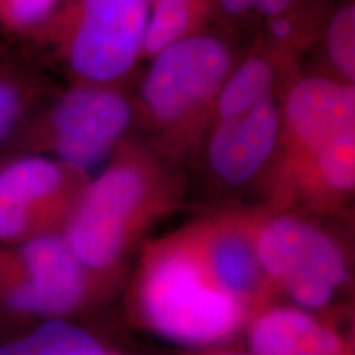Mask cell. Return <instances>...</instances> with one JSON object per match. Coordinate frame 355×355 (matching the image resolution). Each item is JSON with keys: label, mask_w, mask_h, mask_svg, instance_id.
Masks as SVG:
<instances>
[{"label": "cell", "mask_w": 355, "mask_h": 355, "mask_svg": "<svg viewBox=\"0 0 355 355\" xmlns=\"http://www.w3.org/2000/svg\"><path fill=\"white\" fill-rule=\"evenodd\" d=\"M139 301L148 326L181 344H214L232 336L243 319V304L220 290L198 252L186 247L153 257L141 278Z\"/></svg>", "instance_id": "cell-1"}, {"label": "cell", "mask_w": 355, "mask_h": 355, "mask_svg": "<svg viewBox=\"0 0 355 355\" xmlns=\"http://www.w3.org/2000/svg\"><path fill=\"white\" fill-rule=\"evenodd\" d=\"M86 277L61 232L0 245V318H66L84 301Z\"/></svg>", "instance_id": "cell-2"}, {"label": "cell", "mask_w": 355, "mask_h": 355, "mask_svg": "<svg viewBox=\"0 0 355 355\" xmlns=\"http://www.w3.org/2000/svg\"><path fill=\"white\" fill-rule=\"evenodd\" d=\"M288 128L313 158L322 184L349 193L355 183V91L352 83L301 79L288 92Z\"/></svg>", "instance_id": "cell-3"}, {"label": "cell", "mask_w": 355, "mask_h": 355, "mask_svg": "<svg viewBox=\"0 0 355 355\" xmlns=\"http://www.w3.org/2000/svg\"><path fill=\"white\" fill-rule=\"evenodd\" d=\"M263 275L304 309H322L349 279L340 247L324 230L298 217L270 220L255 239Z\"/></svg>", "instance_id": "cell-4"}, {"label": "cell", "mask_w": 355, "mask_h": 355, "mask_svg": "<svg viewBox=\"0 0 355 355\" xmlns=\"http://www.w3.org/2000/svg\"><path fill=\"white\" fill-rule=\"evenodd\" d=\"M146 198L144 171L128 163L109 168L84 189L61 230L84 268L102 270L117 261Z\"/></svg>", "instance_id": "cell-5"}, {"label": "cell", "mask_w": 355, "mask_h": 355, "mask_svg": "<svg viewBox=\"0 0 355 355\" xmlns=\"http://www.w3.org/2000/svg\"><path fill=\"white\" fill-rule=\"evenodd\" d=\"M130 104L117 92L76 87L61 96L33 132L32 150H48L74 171L96 168L125 133Z\"/></svg>", "instance_id": "cell-6"}, {"label": "cell", "mask_w": 355, "mask_h": 355, "mask_svg": "<svg viewBox=\"0 0 355 355\" xmlns=\"http://www.w3.org/2000/svg\"><path fill=\"white\" fill-rule=\"evenodd\" d=\"M73 173L56 158L26 153L0 163V245L60 232L73 209Z\"/></svg>", "instance_id": "cell-7"}, {"label": "cell", "mask_w": 355, "mask_h": 355, "mask_svg": "<svg viewBox=\"0 0 355 355\" xmlns=\"http://www.w3.org/2000/svg\"><path fill=\"white\" fill-rule=\"evenodd\" d=\"M232 55L214 37H181L155 55L144 83L146 109L163 123H176L217 96Z\"/></svg>", "instance_id": "cell-8"}, {"label": "cell", "mask_w": 355, "mask_h": 355, "mask_svg": "<svg viewBox=\"0 0 355 355\" xmlns=\"http://www.w3.org/2000/svg\"><path fill=\"white\" fill-rule=\"evenodd\" d=\"M152 0H83L68 42V64L83 79L107 83L128 73L144 50Z\"/></svg>", "instance_id": "cell-9"}, {"label": "cell", "mask_w": 355, "mask_h": 355, "mask_svg": "<svg viewBox=\"0 0 355 355\" xmlns=\"http://www.w3.org/2000/svg\"><path fill=\"white\" fill-rule=\"evenodd\" d=\"M279 125L282 117L273 99L235 117L219 119L207 146L212 171L227 184L248 183L273 153Z\"/></svg>", "instance_id": "cell-10"}, {"label": "cell", "mask_w": 355, "mask_h": 355, "mask_svg": "<svg viewBox=\"0 0 355 355\" xmlns=\"http://www.w3.org/2000/svg\"><path fill=\"white\" fill-rule=\"evenodd\" d=\"M254 355H343V343L329 327L303 309L275 308L250 331Z\"/></svg>", "instance_id": "cell-11"}, {"label": "cell", "mask_w": 355, "mask_h": 355, "mask_svg": "<svg viewBox=\"0 0 355 355\" xmlns=\"http://www.w3.org/2000/svg\"><path fill=\"white\" fill-rule=\"evenodd\" d=\"M201 257L216 285L243 303L254 296L261 285L263 270L252 242L235 229L217 230L207 237Z\"/></svg>", "instance_id": "cell-12"}, {"label": "cell", "mask_w": 355, "mask_h": 355, "mask_svg": "<svg viewBox=\"0 0 355 355\" xmlns=\"http://www.w3.org/2000/svg\"><path fill=\"white\" fill-rule=\"evenodd\" d=\"M0 355H107L99 340L78 324L40 321L33 329L0 344Z\"/></svg>", "instance_id": "cell-13"}, {"label": "cell", "mask_w": 355, "mask_h": 355, "mask_svg": "<svg viewBox=\"0 0 355 355\" xmlns=\"http://www.w3.org/2000/svg\"><path fill=\"white\" fill-rule=\"evenodd\" d=\"M273 66L263 58H250L225 78L217 97L219 119H229L272 99Z\"/></svg>", "instance_id": "cell-14"}, {"label": "cell", "mask_w": 355, "mask_h": 355, "mask_svg": "<svg viewBox=\"0 0 355 355\" xmlns=\"http://www.w3.org/2000/svg\"><path fill=\"white\" fill-rule=\"evenodd\" d=\"M38 91V81L33 74L0 48V144L17 130L37 99Z\"/></svg>", "instance_id": "cell-15"}, {"label": "cell", "mask_w": 355, "mask_h": 355, "mask_svg": "<svg viewBox=\"0 0 355 355\" xmlns=\"http://www.w3.org/2000/svg\"><path fill=\"white\" fill-rule=\"evenodd\" d=\"M194 0H152L144 50L157 55L159 50L181 38L193 17Z\"/></svg>", "instance_id": "cell-16"}, {"label": "cell", "mask_w": 355, "mask_h": 355, "mask_svg": "<svg viewBox=\"0 0 355 355\" xmlns=\"http://www.w3.org/2000/svg\"><path fill=\"white\" fill-rule=\"evenodd\" d=\"M327 50L332 64L343 74L345 83L355 78V8L345 6L332 17L327 32Z\"/></svg>", "instance_id": "cell-17"}, {"label": "cell", "mask_w": 355, "mask_h": 355, "mask_svg": "<svg viewBox=\"0 0 355 355\" xmlns=\"http://www.w3.org/2000/svg\"><path fill=\"white\" fill-rule=\"evenodd\" d=\"M63 0H0V21L8 28L28 32L46 25Z\"/></svg>", "instance_id": "cell-18"}, {"label": "cell", "mask_w": 355, "mask_h": 355, "mask_svg": "<svg viewBox=\"0 0 355 355\" xmlns=\"http://www.w3.org/2000/svg\"><path fill=\"white\" fill-rule=\"evenodd\" d=\"M291 2L293 0H219L220 7L230 15L255 12L272 19L283 15Z\"/></svg>", "instance_id": "cell-19"}, {"label": "cell", "mask_w": 355, "mask_h": 355, "mask_svg": "<svg viewBox=\"0 0 355 355\" xmlns=\"http://www.w3.org/2000/svg\"><path fill=\"white\" fill-rule=\"evenodd\" d=\"M272 35H273V38H277V40H288L293 35V32H295V30H293V24L290 20H286V19H283V15H279V17H275L273 19V21H272Z\"/></svg>", "instance_id": "cell-20"}, {"label": "cell", "mask_w": 355, "mask_h": 355, "mask_svg": "<svg viewBox=\"0 0 355 355\" xmlns=\"http://www.w3.org/2000/svg\"><path fill=\"white\" fill-rule=\"evenodd\" d=\"M216 355H245V354H234V352H222V354H216Z\"/></svg>", "instance_id": "cell-21"}]
</instances>
